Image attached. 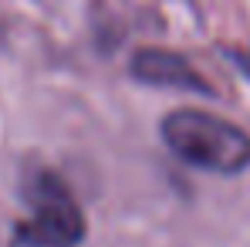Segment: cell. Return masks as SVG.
I'll return each mask as SVG.
<instances>
[{"label": "cell", "mask_w": 250, "mask_h": 247, "mask_svg": "<svg viewBox=\"0 0 250 247\" xmlns=\"http://www.w3.org/2000/svg\"><path fill=\"white\" fill-rule=\"evenodd\" d=\"M163 142L186 166L237 176L250 169V132L203 109H176L163 119Z\"/></svg>", "instance_id": "1"}, {"label": "cell", "mask_w": 250, "mask_h": 247, "mask_svg": "<svg viewBox=\"0 0 250 247\" xmlns=\"http://www.w3.org/2000/svg\"><path fill=\"white\" fill-rule=\"evenodd\" d=\"M27 203H31V220L24 224L34 237H41L54 247H75L84 237V213L68 193V186L51 176L38 173L27 186Z\"/></svg>", "instance_id": "2"}, {"label": "cell", "mask_w": 250, "mask_h": 247, "mask_svg": "<svg viewBox=\"0 0 250 247\" xmlns=\"http://www.w3.org/2000/svg\"><path fill=\"white\" fill-rule=\"evenodd\" d=\"M132 78L152 88H169V91H196V95H213V85L176 51L163 47H142L128 61Z\"/></svg>", "instance_id": "3"}, {"label": "cell", "mask_w": 250, "mask_h": 247, "mask_svg": "<svg viewBox=\"0 0 250 247\" xmlns=\"http://www.w3.org/2000/svg\"><path fill=\"white\" fill-rule=\"evenodd\" d=\"M10 247H54V244H47V241H41V237H34L27 227H17V234H14Z\"/></svg>", "instance_id": "4"}, {"label": "cell", "mask_w": 250, "mask_h": 247, "mask_svg": "<svg viewBox=\"0 0 250 247\" xmlns=\"http://www.w3.org/2000/svg\"><path fill=\"white\" fill-rule=\"evenodd\" d=\"M247 68H250V61H247Z\"/></svg>", "instance_id": "5"}]
</instances>
